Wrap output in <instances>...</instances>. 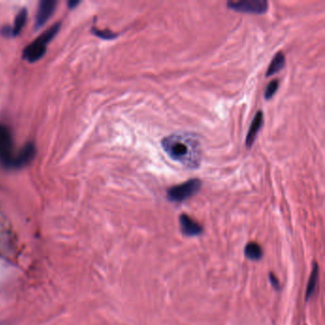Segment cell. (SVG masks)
<instances>
[{
  "label": "cell",
  "instance_id": "cell-1",
  "mask_svg": "<svg viewBox=\"0 0 325 325\" xmlns=\"http://www.w3.org/2000/svg\"><path fill=\"white\" fill-rule=\"evenodd\" d=\"M161 146L168 157L189 169H197L202 159V149L195 135L175 133L161 140Z\"/></svg>",
  "mask_w": 325,
  "mask_h": 325
},
{
  "label": "cell",
  "instance_id": "cell-2",
  "mask_svg": "<svg viewBox=\"0 0 325 325\" xmlns=\"http://www.w3.org/2000/svg\"><path fill=\"white\" fill-rule=\"evenodd\" d=\"M60 24H56L52 26L49 30L43 33L40 37L34 40L23 51V58L28 60L29 62H36L40 60L46 53L47 46L51 40L55 38V36L59 32Z\"/></svg>",
  "mask_w": 325,
  "mask_h": 325
},
{
  "label": "cell",
  "instance_id": "cell-3",
  "mask_svg": "<svg viewBox=\"0 0 325 325\" xmlns=\"http://www.w3.org/2000/svg\"><path fill=\"white\" fill-rule=\"evenodd\" d=\"M202 187V181L198 178H193L182 184L169 188L167 198L172 202H183L196 195Z\"/></svg>",
  "mask_w": 325,
  "mask_h": 325
},
{
  "label": "cell",
  "instance_id": "cell-4",
  "mask_svg": "<svg viewBox=\"0 0 325 325\" xmlns=\"http://www.w3.org/2000/svg\"><path fill=\"white\" fill-rule=\"evenodd\" d=\"M14 142L8 126L0 124V163L5 167L13 168L16 156L14 155Z\"/></svg>",
  "mask_w": 325,
  "mask_h": 325
},
{
  "label": "cell",
  "instance_id": "cell-5",
  "mask_svg": "<svg viewBox=\"0 0 325 325\" xmlns=\"http://www.w3.org/2000/svg\"><path fill=\"white\" fill-rule=\"evenodd\" d=\"M228 9L236 11L238 13L262 15L267 12L268 2L266 0H238L228 1Z\"/></svg>",
  "mask_w": 325,
  "mask_h": 325
},
{
  "label": "cell",
  "instance_id": "cell-6",
  "mask_svg": "<svg viewBox=\"0 0 325 325\" xmlns=\"http://www.w3.org/2000/svg\"><path fill=\"white\" fill-rule=\"evenodd\" d=\"M179 225L182 234L185 236H198L203 232L202 226L192 217L185 214L179 216Z\"/></svg>",
  "mask_w": 325,
  "mask_h": 325
},
{
  "label": "cell",
  "instance_id": "cell-7",
  "mask_svg": "<svg viewBox=\"0 0 325 325\" xmlns=\"http://www.w3.org/2000/svg\"><path fill=\"white\" fill-rule=\"evenodd\" d=\"M57 2L53 0H44L41 1L39 7V12L37 15V27L43 26L48 20L51 16L53 15L54 11L56 9Z\"/></svg>",
  "mask_w": 325,
  "mask_h": 325
},
{
  "label": "cell",
  "instance_id": "cell-8",
  "mask_svg": "<svg viewBox=\"0 0 325 325\" xmlns=\"http://www.w3.org/2000/svg\"><path fill=\"white\" fill-rule=\"evenodd\" d=\"M262 125H263V113H262V111H258L254 119L252 120L249 131L247 133L246 140H245L247 149L252 147L253 143L256 140V136H257L260 128L262 127Z\"/></svg>",
  "mask_w": 325,
  "mask_h": 325
},
{
  "label": "cell",
  "instance_id": "cell-9",
  "mask_svg": "<svg viewBox=\"0 0 325 325\" xmlns=\"http://www.w3.org/2000/svg\"><path fill=\"white\" fill-rule=\"evenodd\" d=\"M35 154H36V149L32 143L25 145L20 153L16 156L13 168H21L27 165L34 158Z\"/></svg>",
  "mask_w": 325,
  "mask_h": 325
},
{
  "label": "cell",
  "instance_id": "cell-10",
  "mask_svg": "<svg viewBox=\"0 0 325 325\" xmlns=\"http://www.w3.org/2000/svg\"><path fill=\"white\" fill-rule=\"evenodd\" d=\"M285 57L282 52H277L274 59H272L268 70L266 72V77H272L276 73H278L280 70L283 69L285 66Z\"/></svg>",
  "mask_w": 325,
  "mask_h": 325
},
{
  "label": "cell",
  "instance_id": "cell-11",
  "mask_svg": "<svg viewBox=\"0 0 325 325\" xmlns=\"http://www.w3.org/2000/svg\"><path fill=\"white\" fill-rule=\"evenodd\" d=\"M245 256L247 258L251 260H258L262 257L263 252L261 247L259 246L256 242H250L247 244L244 250Z\"/></svg>",
  "mask_w": 325,
  "mask_h": 325
},
{
  "label": "cell",
  "instance_id": "cell-12",
  "mask_svg": "<svg viewBox=\"0 0 325 325\" xmlns=\"http://www.w3.org/2000/svg\"><path fill=\"white\" fill-rule=\"evenodd\" d=\"M317 277H318V265H317V263H315L313 266V270H312V273H311V276H310L307 288H306V300H308L309 297H311L313 295V293L315 291V285H316Z\"/></svg>",
  "mask_w": 325,
  "mask_h": 325
},
{
  "label": "cell",
  "instance_id": "cell-13",
  "mask_svg": "<svg viewBox=\"0 0 325 325\" xmlns=\"http://www.w3.org/2000/svg\"><path fill=\"white\" fill-rule=\"evenodd\" d=\"M26 21H27V12L26 10L21 11L15 20L14 27L11 29L13 36H18L20 34L21 30L23 29Z\"/></svg>",
  "mask_w": 325,
  "mask_h": 325
},
{
  "label": "cell",
  "instance_id": "cell-14",
  "mask_svg": "<svg viewBox=\"0 0 325 325\" xmlns=\"http://www.w3.org/2000/svg\"><path fill=\"white\" fill-rule=\"evenodd\" d=\"M278 86H279V82H278L277 79L272 80L266 87L265 92H264V98H265V99L269 100V99H272L274 97V95L276 94Z\"/></svg>",
  "mask_w": 325,
  "mask_h": 325
},
{
  "label": "cell",
  "instance_id": "cell-15",
  "mask_svg": "<svg viewBox=\"0 0 325 325\" xmlns=\"http://www.w3.org/2000/svg\"><path fill=\"white\" fill-rule=\"evenodd\" d=\"M94 32L98 37H100V38H102L104 40H113L118 36V35L112 33L110 31H100V30L94 29Z\"/></svg>",
  "mask_w": 325,
  "mask_h": 325
},
{
  "label": "cell",
  "instance_id": "cell-16",
  "mask_svg": "<svg viewBox=\"0 0 325 325\" xmlns=\"http://www.w3.org/2000/svg\"><path fill=\"white\" fill-rule=\"evenodd\" d=\"M269 276H270V281H271L272 285L274 286L276 289H278L279 288V281H278L277 277L273 273H271Z\"/></svg>",
  "mask_w": 325,
  "mask_h": 325
}]
</instances>
